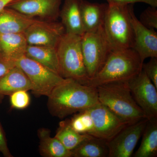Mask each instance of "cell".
Masks as SVG:
<instances>
[{
	"label": "cell",
	"mask_w": 157,
	"mask_h": 157,
	"mask_svg": "<svg viewBox=\"0 0 157 157\" xmlns=\"http://www.w3.org/2000/svg\"><path fill=\"white\" fill-rule=\"evenodd\" d=\"M47 106L51 114L63 119L100 104L96 86L86 85L70 78L52 90Z\"/></svg>",
	"instance_id": "cell-1"
},
{
	"label": "cell",
	"mask_w": 157,
	"mask_h": 157,
	"mask_svg": "<svg viewBox=\"0 0 157 157\" xmlns=\"http://www.w3.org/2000/svg\"><path fill=\"white\" fill-rule=\"evenodd\" d=\"M143 63L133 48L113 50L101 70L84 85L97 87L110 82L128 81L141 72Z\"/></svg>",
	"instance_id": "cell-2"
},
{
	"label": "cell",
	"mask_w": 157,
	"mask_h": 157,
	"mask_svg": "<svg viewBox=\"0 0 157 157\" xmlns=\"http://www.w3.org/2000/svg\"><path fill=\"white\" fill-rule=\"evenodd\" d=\"M97 87L100 103L108 107L127 125L146 118L132 97L127 81L110 82Z\"/></svg>",
	"instance_id": "cell-3"
},
{
	"label": "cell",
	"mask_w": 157,
	"mask_h": 157,
	"mask_svg": "<svg viewBox=\"0 0 157 157\" xmlns=\"http://www.w3.org/2000/svg\"><path fill=\"white\" fill-rule=\"evenodd\" d=\"M108 4L103 27L111 49L132 48L134 32L131 11L134 8V4Z\"/></svg>",
	"instance_id": "cell-4"
},
{
	"label": "cell",
	"mask_w": 157,
	"mask_h": 157,
	"mask_svg": "<svg viewBox=\"0 0 157 157\" xmlns=\"http://www.w3.org/2000/svg\"><path fill=\"white\" fill-rule=\"evenodd\" d=\"M81 36L65 32L56 47L60 75L84 84L88 80L85 67Z\"/></svg>",
	"instance_id": "cell-5"
},
{
	"label": "cell",
	"mask_w": 157,
	"mask_h": 157,
	"mask_svg": "<svg viewBox=\"0 0 157 157\" xmlns=\"http://www.w3.org/2000/svg\"><path fill=\"white\" fill-rule=\"evenodd\" d=\"M82 49L88 79L101 70L112 51L104 33V27L81 36Z\"/></svg>",
	"instance_id": "cell-6"
},
{
	"label": "cell",
	"mask_w": 157,
	"mask_h": 157,
	"mask_svg": "<svg viewBox=\"0 0 157 157\" xmlns=\"http://www.w3.org/2000/svg\"><path fill=\"white\" fill-rule=\"evenodd\" d=\"M15 63L27 76L32 86V90L37 95L48 97L55 88L66 79L25 55Z\"/></svg>",
	"instance_id": "cell-7"
},
{
	"label": "cell",
	"mask_w": 157,
	"mask_h": 157,
	"mask_svg": "<svg viewBox=\"0 0 157 157\" xmlns=\"http://www.w3.org/2000/svg\"><path fill=\"white\" fill-rule=\"evenodd\" d=\"M132 97L148 121L157 119V89L143 70L127 81Z\"/></svg>",
	"instance_id": "cell-8"
},
{
	"label": "cell",
	"mask_w": 157,
	"mask_h": 157,
	"mask_svg": "<svg viewBox=\"0 0 157 157\" xmlns=\"http://www.w3.org/2000/svg\"><path fill=\"white\" fill-rule=\"evenodd\" d=\"M94 124L91 135L109 141L127 125L106 106L100 104L87 109Z\"/></svg>",
	"instance_id": "cell-9"
},
{
	"label": "cell",
	"mask_w": 157,
	"mask_h": 157,
	"mask_svg": "<svg viewBox=\"0 0 157 157\" xmlns=\"http://www.w3.org/2000/svg\"><path fill=\"white\" fill-rule=\"evenodd\" d=\"M148 120L145 118L127 125L111 140L107 141L108 157H130L143 134Z\"/></svg>",
	"instance_id": "cell-10"
},
{
	"label": "cell",
	"mask_w": 157,
	"mask_h": 157,
	"mask_svg": "<svg viewBox=\"0 0 157 157\" xmlns=\"http://www.w3.org/2000/svg\"><path fill=\"white\" fill-rule=\"evenodd\" d=\"M65 29L61 23L38 20L23 33L29 45L56 48Z\"/></svg>",
	"instance_id": "cell-11"
},
{
	"label": "cell",
	"mask_w": 157,
	"mask_h": 157,
	"mask_svg": "<svg viewBox=\"0 0 157 157\" xmlns=\"http://www.w3.org/2000/svg\"><path fill=\"white\" fill-rule=\"evenodd\" d=\"M62 2V0H16L7 8L33 18L56 21L59 15Z\"/></svg>",
	"instance_id": "cell-12"
},
{
	"label": "cell",
	"mask_w": 157,
	"mask_h": 157,
	"mask_svg": "<svg viewBox=\"0 0 157 157\" xmlns=\"http://www.w3.org/2000/svg\"><path fill=\"white\" fill-rule=\"evenodd\" d=\"M131 19L134 32L132 48L138 54L143 63L148 58L157 57V32L147 28L140 22L135 16L134 8L131 11Z\"/></svg>",
	"instance_id": "cell-13"
},
{
	"label": "cell",
	"mask_w": 157,
	"mask_h": 157,
	"mask_svg": "<svg viewBox=\"0 0 157 157\" xmlns=\"http://www.w3.org/2000/svg\"><path fill=\"white\" fill-rule=\"evenodd\" d=\"M83 0H65L59 16L66 33L82 36L85 33L81 17Z\"/></svg>",
	"instance_id": "cell-14"
},
{
	"label": "cell",
	"mask_w": 157,
	"mask_h": 157,
	"mask_svg": "<svg viewBox=\"0 0 157 157\" xmlns=\"http://www.w3.org/2000/svg\"><path fill=\"white\" fill-rule=\"evenodd\" d=\"M38 20L6 8L0 11V34L24 33Z\"/></svg>",
	"instance_id": "cell-15"
},
{
	"label": "cell",
	"mask_w": 157,
	"mask_h": 157,
	"mask_svg": "<svg viewBox=\"0 0 157 157\" xmlns=\"http://www.w3.org/2000/svg\"><path fill=\"white\" fill-rule=\"evenodd\" d=\"M108 6V3H92L83 0L81 17L85 33L94 32L103 26Z\"/></svg>",
	"instance_id": "cell-16"
},
{
	"label": "cell",
	"mask_w": 157,
	"mask_h": 157,
	"mask_svg": "<svg viewBox=\"0 0 157 157\" xmlns=\"http://www.w3.org/2000/svg\"><path fill=\"white\" fill-rule=\"evenodd\" d=\"M28 45L23 33L0 34V54L13 61L25 55Z\"/></svg>",
	"instance_id": "cell-17"
},
{
	"label": "cell",
	"mask_w": 157,
	"mask_h": 157,
	"mask_svg": "<svg viewBox=\"0 0 157 157\" xmlns=\"http://www.w3.org/2000/svg\"><path fill=\"white\" fill-rule=\"evenodd\" d=\"M32 89L27 76L16 65L0 78V96H10L20 90L28 91Z\"/></svg>",
	"instance_id": "cell-18"
},
{
	"label": "cell",
	"mask_w": 157,
	"mask_h": 157,
	"mask_svg": "<svg viewBox=\"0 0 157 157\" xmlns=\"http://www.w3.org/2000/svg\"><path fill=\"white\" fill-rule=\"evenodd\" d=\"M40 154L45 157H73V153L56 137H52L48 129L42 128L38 131Z\"/></svg>",
	"instance_id": "cell-19"
},
{
	"label": "cell",
	"mask_w": 157,
	"mask_h": 157,
	"mask_svg": "<svg viewBox=\"0 0 157 157\" xmlns=\"http://www.w3.org/2000/svg\"><path fill=\"white\" fill-rule=\"evenodd\" d=\"M25 56L60 75L56 48L28 45Z\"/></svg>",
	"instance_id": "cell-20"
},
{
	"label": "cell",
	"mask_w": 157,
	"mask_h": 157,
	"mask_svg": "<svg viewBox=\"0 0 157 157\" xmlns=\"http://www.w3.org/2000/svg\"><path fill=\"white\" fill-rule=\"evenodd\" d=\"M142 136L140 146L134 157H157V119L148 121Z\"/></svg>",
	"instance_id": "cell-21"
},
{
	"label": "cell",
	"mask_w": 157,
	"mask_h": 157,
	"mask_svg": "<svg viewBox=\"0 0 157 157\" xmlns=\"http://www.w3.org/2000/svg\"><path fill=\"white\" fill-rule=\"evenodd\" d=\"M71 151L73 157H107L109 155L107 140L94 136L82 141Z\"/></svg>",
	"instance_id": "cell-22"
},
{
	"label": "cell",
	"mask_w": 157,
	"mask_h": 157,
	"mask_svg": "<svg viewBox=\"0 0 157 157\" xmlns=\"http://www.w3.org/2000/svg\"><path fill=\"white\" fill-rule=\"evenodd\" d=\"M93 137L88 134L76 132L70 125V120L62 121L59 124L55 137H56L67 149L72 151L84 140Z\"/></svg>",
	"instance_id": "cell-23"
},
{
	"label": "cell",
	"mask_w": 157,
	"mask_h": 157,
	"mask_svg": "<svg viewBox=\"0 0 157 157\" xmlns=\"http://www.w3.org/2000/svg\"><path fill=\"white\" fill-rule=\"evenodd\" d=\"M70 123L72 128L80 134L90 135L94 130L92 119L87 109L75 114L70 120Z\"/></svg>",
	"instance_id": "cell-24"
},
{
	"label": "cell",
	"mask_w": 157,
	"mask_h": 157,
	"mask_svg": "<svg viewBox=\"0 0 157 157\" xmlns=\"http://www.w3.org/2000/svg\"><path fill=\"white\" fill-rule=\"evenodd\" d=\"M28 91L20 90L11 94L10 96V103L11 107L15 109H25L29 105L30 98Z\"/></svg>",
	"instance_id": "cell-25"
},
{
	"label": "cell",
	"mask_w": 157,
	"mask_h": 157,
	"mask_svg": "<svg viewBox=\"0 0 157 157\" xmlns=\"http://www.w3.org/2000/svg\"><path fill=\"white\" fill-rule=\"evenodd\" d=\"M157 7L150 6L141 13L140 21L147 28L157 29Z\"/></svg>",
	"instance_id": "cell-26"
},
{
	"label": "cell",
	"mask_w": 157,
	"mask_h": 157,
	"mask_svg": "<svg viewBox=\"0 0 157 157\" xmlns=\"http://www.w3.org/2000/svg\"><path fill=\"white\" fill-rule=\"evenodd\" d=\"M142 70L157 89V57L151 58L146 63H143Z\"/></svg>",
	"instance_id": "cell-27"
},
{
	"label": "cell",
	"mask_w": 157,
	"mask_h": 157,
	"mask_svg": "<svg viewBox=\"0 0 157 157\" xmlns=\"http://www.w3.org/2000/svg\"><path fill=\"white\" fill-rule=\"evenodd\" d=\"M15 62L11 60L0 54V78L15 66Z\"/></svg>",
	"instance_id": "cell-28"
},
{
	"label": "cell",
	"mask_w": 157,
	"mask_h": 157,
	"mask_svg": "<svg viewBox=\"0 0 157 157\" xmlns=\"http://www.w3.org/2000/svg\"><path fill=\"white\" fill-rule=\"evenodd\" d=\"M108 4L129 5L136 3H144L153 7H157V0H107Z\"/></svg>",
	"instance_id": "cell-29"
},
{
	"label": "cell",
	"mask_w": 157,
	"mask_h": 157,
	"mask_svg": "<svg viewBox=\"0 0 157 157\" xmlns=\"http://www.w3.org/2000/svg\"><path fill=\"white\" fill-rule=\"evenodd\" d=\"M0 152L5 157H12L7 145L6 137L0 125Z\"/></svg>",
	"instance_id": "cell-30"
},
{
	"label": "cell",
	"mask_w": 157,
	"mask_h": 157,
	"mask_svg": "<svg viewBox=\"0 0 157 157\" xmlns=\"http://www.w3.org/2000/svg\"><path fill=\"white\" fill-rule=\"evenodd\" d=\"M16 0H0V11L7 8L9 5Z\"/></svg>",
	"instance_id": "cell-31"
}]
</instances>
